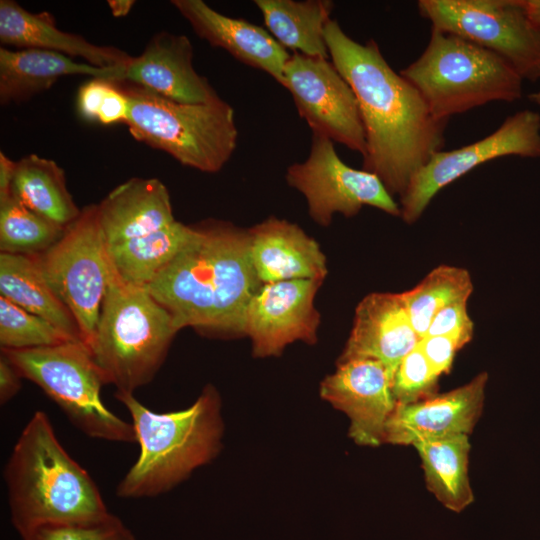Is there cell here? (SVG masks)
<instances>
[{
	"label": "cell",
	"instance_id": "1",
	"mask_svg": "<svg viewBox=\"0 0 540 540\" xmlns=\"http://www.w3.org/2000/svg\"><path fill=\"white\" fill-rule=\"evenodd\" d=\"M325 41L331 62L359 105L366 138L362 169L401 197L417 171L443 150L448 120L431 113L413 84L388 64L375 40L359 43L330 19Z\"/></svg>",
	"mask_w": 540,
	"mask_h": 540
},
{
	"label": "cell",
	"instance_id": "2",
	"mask_svg": "<svg viewBox=\"0 0 540 540\" xmlns=\"http://www.w3.org/2000/svg\"><path fill=\"white\" fill-rule=\"evenodd\" d=\"M195 227L193 239L144 288L179 330L242 335L245 308L263 284L251 262L248 229L216 220Z\"/></svg>",
	"mask_w": 540,
	"mask_h": 540
},
{
	"label": "cell",
	"instance_id": "3",
	"mask_svg": "<svg viewBox=\"0 0 540 540\" xmlns=\"http://www.w3.org/2000/svg\"><path fill=\"white\" fill-rule=\"evenodd\" d=\"M12 524L21 537L34 528L108 513L88 472L63 448L43 411L18 437L4 469Z\"/></svg>",
	"mask_w": 540,
	"mask_h": 540
},
{
	"label": "cell",
	"instance_id": "4",
	"mask_svg": "<svg viewBox=\"0 0 540 540\" xmlns=\"http://www.w3.org/2000/svg\"><path fill=\"white\" fill-rule=\"evenodd\" d=\"M115 397L128 410L140 446L137 460L117 485V496H158L218 454L223 421L213 386H206L189 407L165 413L150 410L133 393L116 391Z\"/></svg>",
	"mask_w": 540,
	"mask_h": 540
},
{
	"label": "cell",
	"instance_id": "5",
	"mask_svg": "<svg viewBox=\"0 0 540 540\" xmlns=\"http://www.w3.org/2000/svg\"><path fill=\"white\" fill-rule=\"evenodd\" d=\"M178 331L170 313L144 287L125 284L111 272L86 345L104 383L133 393L153 380Z\"/></svg>",
	"mask_w": 540,
	"mask_h": 540
},
{
	"label": "cell",
	"instance_id": "6",
	"mask_svg": "<svg viewBox=\"0 0 540 540\" xmlns=\"http://www.w3.org/2000/svg\"><path fill=\"white\" fill-rule=\"evenodd\" d=\"M419 91L431 113L449 120L490 102L523 96V79L498 54L457 35L431 30L422 54L400 71Z\"/></svg>",
	"mask_w": 540,
	"mask_h": 540
},
{
	"label": "cell",
	"instance_id": "7",
	"mask_svg": "<svg viewBox=\"0 0 540 540\" xmlns=\"http://www.w3.org/2000/svg\"><path fill=\"white\" fill-rule=\"evenodd\" d=\"M116 82L129 101L125 124L134 139L205 173H216L229 161L238 140L229 103L220 97L206 103H179L139 85Z\"/></svg>",
	"mask_w": 540,
	"mask_h": 540
},
{
	"label": "cell",
	"instance_id": "8",
	"mask_svg": "<svg viewBox=\"0 0 540 540\" xmlns=\"http://www.w3.org/2000/svg\"><path fill=\"white\" fill-rule=\"evenodd\" d=\"M1 353L23 378L38 385L84 434L107 441L136 442L132 424L103 403L100 394L105 383L84 342L1 349Z\"/></svg>",
	"mask_w": 540,
	"mask_h": 540
},
{
	"label": "cell",
	"instance_id": "9",
	"mask_svg": "<svg viewBox=\"0 0 540 540\" xmlns=\"http://www.w3.org/2000/svg\"><path fill=\"white\" fill-rule=\"evenodd\" d=\"M31 257L44 281L75 317L87 344L111 278L97 204L81 209L53 246Z\"/></svg>",
	"mask_w": 540,
	"mask_h": 540
},
{
	"label": "cell",
	"instance_id": "10",
	"mask_svg": "<svg viewBox=\"0 0 540 540\" xmlns=\"http://www.w3.org/2000/svg\"><path fill=\"white\" fill-rule=\"evenodd\" d=\"M417 6L432 29L498 54L523 80H540V27L525 0H420Z\"/></svg>",
	"mask_w": 540,
	"mask_h": 540
},
{
	"label": "cell",
	"instance_id": "11",
	"mask_svg": "<svg viewBox=\"0 0 540 540\" xmlns=\"http://www.w3.org/2000/svg\"><path fill=\"white\" fill-rule=\"evenodd\" d=\"M333 143L313 134L306 160L291 164L286 171L288 185L305 197L311 219L326 227L336 213L352 217L363 206L401 216L400 205L380 178L348 166L338 156Z\"/></svg>",
	"mask_w": 540,
	"mask_h": 540
},
{
	"label": "cell",
	"instance_id": "12",
	"mask_svg": "<svg viewBox=\"0 0 540 540\" xmlns=\"http://www.w3.org/2000/svg\"><path fill=\"white\" fill-rule=\"evenodd\" d=\"M540 158V113L524 109L508 116L488 136L453 150H441L412 177L401 196L402 219L416 222L434 196L477 166L493 159Z\"/></svg>",
	"mask_w": 540,
	"mask_h": 540
},
{
	"label": "cell",
	"instance_id": "13",
	"mask_svg": "<svg viewBox=\"0 0 540 540\" xmlns=\"http://www.w3.org/2000/svg\"><path fill=\"white\" fill-rule=\"evenodd\" d=\"M283 87L313 134L365 155V131L356 96L332 62L293 53L285 66Z\"/></svg>",
	"mask_w": 540,
	"mask_h": 540
},
{
	"label": "cell",
	"instance_id": "14",
	"mask_svg": "<svg viewBox=\"0 0 540 540\" xmlns=\"http://www.w3.org/2000/svg\"><path fill=\"white\" fill-rule=\"evenodd\" d=\"M322 284L315 279L262 284L245 308L241 328L254 357L279 356L295 341H318L320 314L314 299Z\"/></svg>",
	"mask_w": 540,
	"mask_h": 540
},
{
	"label": "cell",
	"instance_id": "15",
	"mask_svg": "<svg viewBox=\"0 0 540 540\" xmlns=\"http://www.w3.org/2000/svg\"><path fill=\"white\" fill-rule=\"evenodd\" d=\"M392 376L380 361L353 359L337 363L320 385L321 397L347 415L349 436L360 446L384 443L386 423L397 402Z\"/></svg>",
	"mask_w": 540,
	"mask_h": 540
},
{
	"label": "cell",
	"instance_id": "16",
	"mask_svg": "<svg viewBox=\"0 0 540 540\" xmlns=\"http://www.w3.org/2000/svg\"><path fill=\"white\" fill-rule=\"evenodd\" d=\"M488 374L429 399L397 404L386 423L384 443L414 445L418 441L456 434L469 435L483 410Z\"/></svg>",
	"mask_w": 540,
	"mask_h": 540
},
{
	"label": "cell",
	"instance_id": "17",
	"mask_svg": "<svg viewBox=\"0 0 540 540\" xmlns=\"http://www.w3.org/2000/svg\"><path fill=\"white\" fill-rule=\"evenodd\" d=\"M419 341L403 293H371L356 307L353 327L337 363L377 360L393 379L402 359Z\"/></svg>",
	"mask_w": 540,
	"mask_h": 540
},
{
	"label": "cell",
	"instance_id": "18",
	"mask_svg": "<svg viewBox=\"0 0 540 540\" xmlns=\"http://www.w3.org/2000/svg\"><path fill=\"white\" fill-rule=\"evenodd\" d=\"M179 103L218 98L208 79L193 67V46L184 34L161 31L125 67L123 79Z\"/></svg>",
	"mask_w": 540,
	"mask_h": 540
},
{
	"label": "cell",
	"instance_id": "19",
	"mask_svg": "<svg viewBox=\"0 0 540 540\" xmlns=\"http://www.w3.org/2000/svg\"><path fill=\"white\" fill-rule=\"evenodd\" d=\"M171 4L200 38L238 61L266 72L283 86L285 66L291 55L267 30L223 15L202 0H172Z\"/></svg>",
	"mask_w": 540,
	"mask_h": 540
},
{
	"label": "cell",
	"instance_id": "20",
	"mask_svg": "<svg viewBox=\"0 0 540 540\" xmlns=\"http://www.w3.org/2000/svg\"><path fill=\"white\" fill-rule=\"evenodd\" d=\"M248 232L251 262L263 284L325 280L326 257L319 244L297 224L269 217Z\"/></svg>",
	"mask_w": 540,
	"mask_h": 540
},
{
	"label": "cell",
	"instance_id": "21",
	"mask_svg": "<svg viewBox=\"0 0 540 540\" xmlns=\"http://www.w3.org/2000/svg\"><path fill=\"white\" fill-rule=\"evenodd\" d=\"M0 41L20 49L77 57L100 68L126 67L133 58L116 47L96 45L81 35L62 31L51 13L27 11L14 0L0 1Z\"/></svg>",
	"mask_w": 540,
	"mask_h": 540
},
{
	"label": "cell",
	"instance_id": "22",
	"mask_svg": "<svg viewBox=\"0 0 540 540\" xmlns=\"http://www.w3.org/2000/svg\"><path fill=\"white\" fill-rule=\"evenodd\" d=\"M106 246L155 232L175 220L167 187L157 178L133 177L97 204Z\"/></svg>",
	"mask_w": 540,
	"mask_h": 540
},
{
	"label": "cell",
	"instance_id": "23",
	"mask_svg": "<svg viewBox=\"0 0 540 540\" xmlns=\"http://www.w3.org/2000/svg\"><path fill=\"white\" fill-rule=\"evenodd\" d=\"M125 67L100 68L67 55L43 49L0 48V102L28 101L65 76L87 75L114 81L123 79Z\"/></svg>",
	"mask_w": 540,
	"mask_h": 540
},
{
	"label": "cell",
	"instance_id": "24",
	"mask_svg": "<svg viewBox=\"0 0 540 540\" xmlns=\"http://www.w3.org/2000/svg\"><path fill=\"white\" fill-rule=\"evenodd\" d=\"M195 234V226L176 220L150 234L106 246L110 270L125 284L146 287Z\"/></svg>",
	"mask_w": 540,
	"mask_h": 540
},
{
	"label": "cell",
	"instance_id": "25",
	"mask_svg": "<svg viewBox=\"0 0 540 540\" xmlns=\"http://www.w3.org/2000/svg\"><path fill=\"white\" fill-rule=\"evenodd\" d=\"M268 32L284 47L308 57L329 59L325 27L330 0H255Z\"/></svg>",
	"mask_w": 540,
	"mask_h": 540
},
{
	"label": "cell",
	"instance_id": "26",
	"mask_svg": "<svg viewBox=\"0 0 540 540\" xmlns=\"http://www.w3.org/2000/svg\"><path fill=\"white\" fill-rule=\"evenodd\" d=\"M10 195L63 228L70 226L81 213L67 188L62 167L37 154L25 155L16 162Z\"/></svg>",
	"mask_w": 540,
	"mask_h": 540
},
{
	"label": "cell",
	"instance_id": "27",
	"mask_svg": "<svg viewBox=\"0 0 540 540\" xmlns=\"http://www.w3.org/2000/svg\"><path fill=\"white\" fill-rule=\"evenodd\" d=\"M428 490L446 508L461 512L474 495L468 475L471 445L467 434L416 442Z\"/></svg>",
	"mask_w": 540,
	"mask_h": 540
},
{
	"label": "cell",
	"instance_id": "28",
	"mask_svg": "<svg viewBox=\"0 0 540 540\" xmlns=\"http://www.w3.org/2000/svg\"><path fill=\"white\" fill-rule=\"evenodd\" d=\"M0 296L84 342L75 317L44 281L31 256L0 253Z\"/></svg>",
	"mask_w": 540,
	"mask_h": 540
},
{
	"label": "cell",
	"instance_id": "29",
	"mask_svg": "<svg viewBox=\"0 0 540 540\" xmlns=\"http://www.w3.org/2000/svg\"><path fill=\"white\" fill-rule=\"evenodd\" d=\"M472 291L471 275L466 269L441 265L417 286L403 292L411 323L419 338L426 335L439 311L457 302H467Z\"/></svg>",
	"mask_w": 540,
	"mask_h": 540
},
{
	"label": "cell",
	"instance_id": "30",
	"mask_svg": "<svg viewBox=\"0 0 540 540\" xmlns=\"http://www.w3.org/2000/svg\"><path fill=\"white\" fill-rule=\"evenodd\" d=\"M66 228L28 209L11 195L0 199L1 253L35 256L53 246Z\"/></svg>",
	"mask_w": 540,
	"mask_h": 540
},
{
	"label": "cell",
	"instance_id": "31",
	"mask_svg": "<svg viewBox=\"0 0 540 540\" xmlns=\"http://www.w3.org/2000/svg\"><path fill=\"white\" fill-rule=\"evenodd\" d=\"M77 341L44 318L0 296L1 349L21 350Z\"/></svg>",
	"mask_w": 540,
	"mask_h": 540
},
{
	"label": "cell",
	"instance_id": "32",
	"mask_svg": "<svg viewBox=\"0 0 540 540\" xmlns=\"http://www.w3.org/2000/svg\"><path fill=\"white\" fill-rule=\"evenodd\" d=\"M23 540H135L132 532L115 515L107 514L82 521L38 526Z\"/></svg>",
	"mask_w": 540,
	"mask_h": 540
},
{
	"label": "cell",
	"instance_id": "33",
	"mask_svg": "<svg viewBox=\"0 0 540 540\" xmlns=\"http://www.w3.org/2000/svg\"><path fill=\"white\" fill-rule=\"evenodd\" d=\"M437 376L417 345L400 362L393 377L392 391L397 404L417 403L437 395Z\"/></svg>",
	"mask_w": 540,
	"mask_h": 540
},
{
	"label": "cell",
	"instance_id": "34",
	"mask_svg": "<svg viewBox=\"0 0 540 540\" xmlns=\"http://www.w3.org/2000/svg\"><path fill=\"white\" fill-rule=\"evenodd\" d=\"M473 329V321L467 312V302L463 301L439 311L430 323L425 336H451L465 346L472 340Z\"/></svg>",
	"mask_w": 540,
	"mask_h": 540
},
{
	"label": "cell",
	"instance_id": "35",
	"mask_svg": "<svg viewBox=\"0 0 540 540\" xmlns=\"http://www.w3.org/2000/svg\"><path fill=\"white\" fill-rule=\"evenodd\" d=\"M429 365L437 376L448 374L453 366L456 353L464 345L451 336H425L418 343Z\"/></svg>",
	"mask_w": 540,
	"mask_h": 540
},
{
	"label": "cell",
	"instance_id": "36",
	"mask_svg": "<svg viewBox=\"0 0 540 540\" xmlns=\"http://www.w3.org/2000/svg\"><path fill=\"white\" fill-rule=\"evenodd\" d=\"M113 80L91 78L78 89L76 109L79 116L87 122H97L102 102L112 85Z\"/></svg>",
	"mask_w": 540,
	"mask_h": 540
},
{
	"label": "cell",
	"instance_id": "37",
	"mask_svg": "<svg viewBox=\"0 0 540 540\" xmlns=\"http://www.w3.org/2000/svg\"><path fill=\"white\" fill-rule=\"evenodd\" d=\"M128 112V98L117 82L113 80L102 102L97 122L102 125L125 123Z\"/></svg>",
	"mask_w": 540,
	"mask_h": 540
},
{
	"label": "cell",
	"instance_id": "38",
	"mask_svg": "<svg viewBox=\"0 0 540 540\" xmlns=\"http://www.w3.org/2000/svg\"><path fill=\"white\" fill-rule=\"evenodd\" d=\"M21 374L12 362L1 353L0 357V402L10 401L21 389Z\"/></svg>",
	"mask_w": 540,
	"mask_h": 540
},
{
	"label": "cell",
	"instance_id": "39",
	"mask_svg": "<svg viewBox=\"0 0 540 540\" xmlns=\"http://www.w3.org/2000/svg\"><path fill=\"white\" fill-rule=\"evenodd\" d=\"M16 162L8 158L3 151H0V199H4L10 195Z\"/></svg>",
	"mask_w": 540,
	"mask_h": 540
},
{
	"label": "cell",
	"instance_id": "40",
	"mask_svg": "<svg viewBox=\"0 0 540 540\" xmlns=\"http://www.w3.org/2000/svg\"><path fill=\"white\" fill-rule=\"evenodd\" d=\"M107 4L114 17H124L129 14L135 4L134 0H108Z\"/></svg>",
	"mask_w": 540,
	"mask_h": 540
},
{
	"label": "cell",
	"instance_id": "41",
	"mask_svg": "<svg viewBox=\"0 0 540 540\" xmlns=\"http://www.w3.org/2000/svg\"><path fill=\"white\" fill-rule=\"evenodd\" d=\"M530 102L540 107V88L528 96Z\"/></svg>",
	"mask_w": 540,
	"mask_h": 540
}]
</instances>
